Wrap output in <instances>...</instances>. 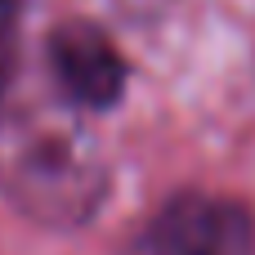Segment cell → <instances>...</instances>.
<instances>
[{
	"label": "cell",
	"instance_id": "3957f363",
	"mask_svg": "<svg viewBox=\"0 0 255 255\" xmlns=\"http://www.w3.org/2000/svg\"><path fill=\"white\" fill-rule=\"evenodd\" d=\"M139 255H255V220L233 197L179 193L143 229Z\"/></svg>",
	"mask_w": 255,
	"mask_h": 255
},
{
	"label": "cell",
	"instance_id": "277c9868",
	"mask_svg": "<svg viewBox=\"0 0 255 255\" xmlns=\"http://www.w3.org/2000/svg\"><path fill=\"white\" fill-rule=\"evenodd\" d=\"M22 13V0H0V31H9Z\"/></svg>",
	"mask_w": 255,
	"mask_h": 255
},
{
	"label": "cell",
	"instance_id": "6da1fadb",
	"mask_svg": "<svg viewBox=\"0 0 255 255\" xmlns=\"http://www.w3.org/2000/svg\"><path fill=\"white\" fill-rule=\"evenodd\" d=\"M0 179L22 211L54 224L85 220L103 197V166L67 130L13 134L0 152Z\"/></svg>",
	"mask_w": 255,
	"mask_h": 255
},
{
	"label": "cell",
	"instance_id": "7a4b0ae2",
	"mask_svg": "<svg viewBox=\"0 0 255 255\" xmlns=\"http://www.w3.org/2000/svg\"><path fill=\"white\" fill-rule=\"evenodd\" d=\"M45 67H49L63 103L85 108V112H108L130 90V63H126V54L90 18L58 22L45 36Z\"/></svg>",
	"mask_w": 255,
	"mask_h": 255
}]
</instances>
